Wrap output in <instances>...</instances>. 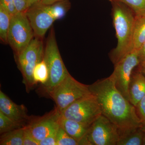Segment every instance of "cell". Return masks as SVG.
Returning <instances> with one entry per match:
<instances>
[{"mask_svg":"<svg viewBox=\"0 0 145 145\" xmlns=\"http://www.w3.org/2000/svg\"><path fill=\"white\" fill-rule=\"evenodd\" d=\"M88 87L98 99L102 114L117 126L120 133L141 127L142 122L136 108L117 89L110 76L98 80Z\"/></svg>","mask_w":145,"mask_h":145,"instance_id":"1","label":"cell"},{"mask_svg":"<svg viewBox=\"0 0 145 145\" xmlns=\"http://www.w3.org/2000/svg\"><path fill=\"white\" fill-rule=\"evenodd\" d=\"M113 24L117 39V46L110 53L114 64L129 52L135 22V15L127 6L120 2L112 1Z\"/></svg>","mask_w":145,"mask_h":145,"instance_id":"2","label":"cell"},{"mask_svg":"<svg viewBox=\"0 0 145 145\" xmlns=\"http://www.w3.org/2000/svg\"><path fill=\"white\" fill-rule=\"evenodd\" d=\"M43 59L48 69V79L42 86L48 94L69 73L60 54L53 28L47 39Z\"/></svg>","mask_w":145,"mask_h":145,"instance_id":"3","label":"cell"},{"mask_svg":"<svg viewBox=\"0 0 145 145\" xmlns=\"http://www.w3.org/2000/svg\"><path fill=\"white\" fill-rule=\"evenodd\" d=\"M41 38H34L27 46L17 56L19 69L22 75L23 83L27 92H29L35 85L33 72L36 65L43 59L44 48Z\"/></svg>","mask_w":145,"mask_h":145,"instance_id":"4","label":"cell"},{"mask_svg":"<svg viewBox=\"0 0 145 145\" xmlns=\"http://www.w3.org/2000/svg\"><path fill=\"white\" fill-rule=\"evenodd\" d=\"M91 93L88 85L76 80L69 73L48 94L61 113L75 101Z\"/></svg>","mask_w":145,"mask_h":145,"instance_id":"5","label":"cell"},{"mask_svg":"<svg viewBox=\"0 0 145 145\" xmlns=\"http://www.w3.org/2000/svg\"><path fill=\"white\" fill-rule=\"evenodd\" d=\"M61 114L65 118L90 126L102 112L98 99L91 93L72 103Z\"/></svg>","mask_w":145,"mask_h":145,"instance_id":"6","label":"cell"},{"mask_svg":"<svg viewBox=\"0 0 145 145\" xmlns=\"http://www.w3.org/2000/svg\"><path fill=\"white\" fill-rule=\"evenodd\" d=\"M34 36V30L25 12H18L11 16L7 40L16 55L28 45Z\"/></svg>","mask_w":145,"mask_h":145,"instance_id":"7","label":"cell"},{"mask_svg":"<svg viewBox=\"0 0 145 145\" xmlns=\"http://www.w3.org/2000/svg\"><path fill=\"white\" fill-rule=\"evenodd\" d=\"M140 64L138 50L128 53L114 65L110 78L117 89L129 101V84L133 70Z\"/></svg>","mask_w":145,"mask_h":145,"instance_id":"8","label":"cell"},{"mask_svg":"<svg viewBox=\"0 0 145 145\" xmlns=\"http://www.w3.org/2000/svg\"><path fill=\"white\" fill-rule=\"evenodd\" d=\"M120 131L103 114L91 125L87 137L90 145H117Z\"/></svg>","mask_w":145,"mask_h":145,"instance_id":"9","label":"cell"},{"mask_svg":"<svg viewBox=\"0 0 145 145\" xmlns=\"http://www.w3.org/2000/svg\"><path fill=\"white\" fill-rule=\"evenodd\" d=\"M25 13L35 36L40 38L44 36L54 21L57 20L53 5H43L37 3Z\"/></svg>","mask_w":145,"mask_h":145,"instance_id":"10","label":"cell"},{"mask_svg":"<svg viewBox=\"0 0 145 145\" xmlns=\"http://www.w3.org/2000/svg\"><path fill=\"white\" fill-rule=\"evenodd\" d=\"M61 115L55 106L53 110L43 116L30 117L25 127L34 139L39 142L59 127Z\"/></svg>","mask_w":145,"mask_h":145,"instance_id":"11","label":"cell"},{"mask_svg":"<svg viewBox=\"0 0 145 145\" xmlns=\"http://www.w3.org/2000/svg\"><path fill=\"white\" fill-rule=\"evenodd\" d=\"M0 111L14 121L24 126L30 118L24 105L15 103L1 90L0 91Z\"/></svg>","mask_w":145,"mask_h":145,"instance_id":"12","label":"cell"},{"mask_svg":"<svg viewBox=\"0 0 145 145\" xmlns=\"http://www.w3.org/2000/svg\"><path fill=\"white\" fill-rule=\"evenodd\" d=\"M59 125L71 137L76 140L79 145H90L87 135L91 125L66 119L61 115Z\"/></svg>","mask_w":145,"mask_h":145,"instance_id":"13","label":"cell"},{"mask_svg":"<svg viewBox=\"0 0 145 145\" xmlns=\"http://www.w3.org/2000/svg\"><path fill=\"white\" fill-rule=\"evenodd\" d=\"M129 89V102L136 107L145 96V77L138 67L132 72Z\"/></svg>","mask_w":145,"mask_h":145,"instance_id":"14","label":"cell"},{"mask_svg":"<svg viewBox=\"0 0 145 145\" xmlns=\"http://www.w3.org/2000/svg\"><path fill=\"white\" fill-rule=\"evenodd\" d=\"M145 42V14L135 15L129 52L138 50Z\"/></svg>","mask_w":145,"mask_h":145,"instance_id":"15","label":"cell"},{"mask_svg":"<svg viewBox=\"0 0 145 145\" xmlns=\"http://www.w3.org/2000/svg\"><path fill=\"white\" fill-rule=\"evenodd\" d=\"M145 136L140 127L130 129L120 133L117 145H143Z\"/></svg>","mask_w":145,"mask_h":145,"instance_id":"16","label":"cell"},{"mask_svg":"<svg viewBox=\"0 0 145 145\" xmlns=\"http://www.w3.org/2000/svg\"><path fill=\"white\" fill-rule=\"evenodd\" d=\"M25 126L1 134V145H23Z\"/></svg>","mask_w":145,"mask_h":145,"instance_id":"17","label":"cell"},{"mask_svg":"<svg viewBox=\"0 0 145 145\" xmlns=\"http://www.w3.org/2000/svg\"><path fill=\"white\" fill-rule=\"evenodd\" d=\"M11 18L10 13L0 5V39L4 43H8L7 38Z\"/></svg>","mask_w":145,"mask_h":145,"instance_id":"18","label":"cell"},{"mask_svg":"<svg viewBox=\"0 0 145 145\" xmlns=\"http://www.w3.org/2000/svg\"><path fill=\"white\" fill-rule=\"evenodd\" d=\"M48 79V71L46 63L43 59L36 65L33 72V79L35 84L40 83L43 86Z\"/></svg>","mask_w":145,"mask_h":145,"instance_id":"19","label":"cell"},{"mask_svg":"<svg viewBox=\"0 0 145 145\" xmlns=\"http://www.w3.org/2000/svg\"><path fill=\"white\" fill-rule=\"evenodd\" d=\"M24 127V126L14 121L0 111V134L1 135Z\"/></svg>","mask_w":145,"mask_h":145,"instance_id":"20","label":"cell"},{"mask_svg":"<svg viewBox=\"0 0 145 145\" xmlns=\"http://www.w3.org/2000/svg\"><path fill=\"white\" fill-rule=\"evenodd\" d=\"M125 4L133 11L135 15L145 14V0H112Z\"/></svg>","mask_w":145,"mask_h":145,"instance_id":"21","label":"cell"},{"mask_svg":"<svg viewBox=\"0 0 145 145\" xmlns=\"http://www.w3.org/2000/svg\"><path fill=\"white\" fill-rule=\"evenodd\" d=\"M57 145H79V143L75 139L59 127L57 132Z\"/></svg>","mask_w":145,"mask_h":145,"instance_id":"22","label":"cell"},{"mask_svg":"<svg viewBox=\"0 0 145 145\" xmlns=\"http://www.w3.org/2000/svg\"><path fill=\"white\" fill-rule=\"evenodd\" d=\"M59 128L50 133L44 139L39 141V145H57V132Z\"/></svg>","mask_w":145,"mask_h":145,"instance_id":"23","label":"cell"},{"mask_svg":"<svg viewBox=\"0 0 145 145\" xmlns=\"http://www.w3.org/2000/svg\"><path fill=\"white\" fill-rule=\"evenodd\" d=\"M0 5L5 8L11 16L17 13L14 0H0Z\"/></svg>","mask_w":145,"mask_h":145,"instance_id":"24","label":"cell"},{"mask_svg":"<svg viewBox=\"0 0 145 145\" xmlns=\"http://www.w3.org/2000/svg\"><path fill=\"white\" fill-rule=\"evenodd\" d=\"M137 114L142 122L145 121V96L136 106Z\"/></svg>","mask_w":145,"mask_h":145,"instance_id":"25","label":"cell"},{"mask_svg":"<svg viewBox=\"0 0 145 145\" xmlns=\"http://www.w3.org/2000/svg\"><path fill=\"white\" fill-rule=\"evenodd\" d=\"M23 145H39V141L34 139L25 127Z\"/></svg>","mask_w":145,"mask_h":145,"instance_id":"26","label":"cell"},{"mask_svg":"<svg viewBox=\"0 0 145 145\" xmlns=\"http://www.w3.org/2000/svg\"><path fill=\"white\" fill-rule=\"evenodd\" d=\"M17 12H26L28 9L29 0H14Z\"/></svg>","mask_w":145,"mask_h":145,"instance_id":"27","label":"cell"},{"mask_svg":"<svg viewBox=\"0 0 145 145\" xmlns=\"http://www.w3.org/2000/svg\"><path fill=\"white\" fill-rule=\"evenodd\" d=\"M139 65H145V42L138 50Z\"/></svg>","mask_w":145,"mask_h":145,"instance_id":"28","label":"cell"},{"mask_svg":"<svg viewBox=\"0 0 145 145\" xmlns=\"http://www.w3.org/2000/svg\"><path fill=\"white\" fill-rule=\"evenodd\" d=\"M62 1H63V0H40L38 3L43 5H51Z\"/></svg>","mask_w":145,"mask_h":145,"instance_id":"29","label":"cell"},{"mask_svg":"<svg viewBox=\"0 0 145 145\" xmlns=\"http://www.w3.org/2000/svg\"><path fill=\"white\" fill-rule=\"evenodd\" d=\"M40 0H29L28 4V9L31 7L32 6L36 4L39 2Z\"/></svg>","mask_w":145,"mask_h":145,"instance_id":"30","label":"cell"},{"mask_svg":"<svg viewBox=\"0 0 145 145\" xmlns=\"http://www.w3.org/2000/svg\"><path fill=\"white\" fill-rule=\"evenodd\" d=\"M138 67L145 77V65H139Z\"/></svg>","mask_w":145,"mask_h":145,"instance_id":"31","label":"cell"},{"mask_svg":"<svg viewBox=\"0 0 145 145\" xmlns=\"http://www.w3.org/2000/svg\"><path fill=\"white\" fill-rule=\"evenodd\" d=\"M140 128L143 131L145 132V121L142 122V126L140 127Z\"/></svg>","mask_w":145,"mask_h":145,"instance_id":"32","label":"cell"},{"mask_svg":"<svg viewBox=\"0 0 145 145\" xmlns=\"http://www.w3.org/2000/svg\"><path fill=\"white\" fill-rule=\"evenodd\" d=\"M143 145H145V136L144 138V144Z\"/></svg>","mask_w":145,"mask_h":145,"instance_id":"33","label":"cell"},{"mask_svg":"<svg viewBox=\"0 0 145 145\" xmlns=\"http://www.w3.org/2000/svg\"><path fill=\"white\" fill-rule=\"evenodd\" d=\"M108 1H112V0H108Z\"/></svg>","mask_w":145,"mask_h":145,"instance_id":"34","label":"cell"}]
</instances>
